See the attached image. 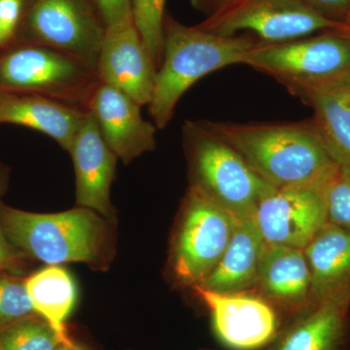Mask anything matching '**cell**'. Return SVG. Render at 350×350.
Masks as SVG:
<instances>
[{"instance_id": "5bb4252c", "label": "cell", "mask_w": 350, "mask_h": 350, "mask_svg": "<svg viewBox=\"0 0 350 350\" xmlns=\"http://www.w3.org/2000/svg\"><path fill=\"white\" fill-rule=\"evenodd\" d=\"M68 152L75 165L76 204L111 217L110 188L118 157L105 142L91 113L85 114Z\"/></svg>"}, {"instance_id": "6da1fadb", "label": "cell", "mask_w": 350, "mask_h": 350, "mask_svg": "<svg viewBox=\"0 0 350 350\" xmlns=\"http://www.w3.org/2000/svg\"><path fill=\"white\" fill-rule=\"evenodd\" d=\"M204 121L275 189L306 188L323 193L340 169L312 120L296 123Z\"/></svg>"}, {"instance_id": "e0dca14e", "label": "cell", "mask_w": 350, "mask_h": 350, "mask_svg": "<svg viewBox=\"0 0 350 350\" xmlns=\"http://www.w3.org/2000/svg\"><path fill=\"white\" fill-rule=\"evenodd\" d=\"M266 244L254 219H237L232 238L222 257L206 280L197 286L217 293L247 292L256 286Z\"/></svg>"}, {"instance_id": "603a6c76", "label": "cell", "mask_w": 350, "mask_h": 350, "mask_svg": "<svg viewBox=\"0 0 350 350\" xmlns=\"http://www.w3.org/2000/svg\"><path fill=\"white\" fill-rule=\"evenodd\" d=\"M165 0H131V14L142 40L160 68L163 57Z\"/></svg>"}, {"instance_id": "7a4b0ae2", "label": "cell", "mask_w": 350, "mask_h": 350, "mask_svg": "<svg viewBox=\"0 0 350 350\" xmlns=\"http://www.w3.org/2000/svg\"><path fill=\"white\" fill-rule=\"evenodd\" d=\"M258 42L251 36H219L199 25H183L165 14L162 63L148 105L154 125L158 130L165 129L174 118L177 103L193 85L214 71L245 64Z\"/></svg>"}, {"instance_id": "484cf974", "label": "cell", "mask_w": 350, "mask_h": 350, "mask_svg": "<svg viewBox=\"0 0 350 350\" xmlns=\"http://www.w3.org/2000/svg\"><path fill=\"white\" fill-rule=\"evenodd\" d=\"M25 0H0V51L12 46L24 12Z\"/></svg>"}, {"instance_id": "cb8c5ba5", "label": "cell", "mask_w": 350, "mask_h": 350, "mask_svg": "<svg viewBox=\"0 0 350 350\" xmlns=\"http://www.w3.org/2000/svg\"><path fill=\"white\" fill-rule=\"evenodd\" d=\"M34 314L25 282L0 275V332Z\"/></svg>"}, {"instance_id": "277c9868", "label": "cell", "mask_w": 350, "mask_h": 350, "mask_svg": "<svg viewBox=\"0 0 350 350\" xmlns=\"http://www.w3.org/2000/svg\"><path fill=\"white\" fill-rule=\"evenodd\" d=\"M191 186L199 189L237 219L253 218L258 204L275 190L238 152L207 126L187 120L182 128Z\"/></svg>"}, {"instance_id": "4dcf8cb0", "label": "cell", "mask_w": 350, "mask_h": 350, "mask_svg": "<svg viewBox=\"0 0 350 350\" xmlns=\"http://www.w3.org/2000/svg\"><path fill=\"white\" fill-rule=\"evenodd\" d=\"M57 350H85L83 347H79L78 345H62Z\"/></svg>"}, {"instance_id": "d4e9b609", "label": "cell", "mask_w": 350, "mask_h": 350, "mask_svg": "<svg viewBox=\"0 0 350 350\" xmlns=\"http://www.w3.org/2000/svg\"><path fill=\"white\" fill-rule=\"evenodd\" d=\"M327 221L350 232V170L340 167L323 191Z\"/></svg>"}, {"instance_id": "83f0119b", "label": "cell", "mask_w": 350, "mask_h": 350, "mask_svg": "<svg viewBox=\"0 0 350 350\" xmlns=\"http://www.w3.org/2000/svg\"><path fill=\"white\" fill-rule=\"evenodd\" d=\"M105 25L117 24L131 17V0H94Z\"/></svg>"}, {"instance_id": "30bf717a", "label": "cell", "mask_w": 350, "mask_h": 350, "mask_svg": "<svg viewBox=\"0 0 350 350\" xmlns=\"http://www.w3.org/2000/svg\"><path fill=\"white\" fill-rule=\"evenodd\" d=\"M96 71L98 81L116 88L142 107L150 103L158 68L133 16L107 27Z\"/></svg>"}, {"instance_id": "7c38bea8", "label": "cell", "mask_w": 350, "mask_h": 350, "mask_svg": "<svg viewBox=\"0 0 350 350\" xmlns=\"http://www.w3.org/2000/svg\"><path fill=\"white\" fill-rule=\"evenodd\" d=\"M253 219L266 243L304 250L327 222L323 193L275 189L260 202Z\"/></svg>"}, {"instance_id": "ffe728a7", "label": "cell", "mask_w": 350, "mask_h": 350, "mask_svg": "<svg viewBox=\"0 0 350 350\" xmlns=\"http://www.w3.org/2000/svg\"><path fill=\"white\" fill-rule=\"evenodd\" d=\"M25 284L36 314L52 327L62 344L75 345L66 328L77 297L70 273L63 267L49 266L29 276Z\"/></svg>"}, {"instance_id": "d6986e66", "label": "cell", "mask_w": 350, "mask_h": 350, "mask_svg": "<svg viewBox=\"0 0 350 350\" xmlns=\"http://www.w3.org/2000/svg\"><path fill=\"white\" fill-rule=\"evenodd\" d=\"M350 296L322 301L280 338L271 350H342Z\"/></svg>"}, {"instance_id": "f546056e", "label": "cell", "mask_w": 350, "mask_h": 350, "mask_svg": "<svg viewBox=\"0 0 350 350\" xmlns=\"http://www.w3.org/2000/svg\"><path fill=\"white\" fill-rule=\"evenodd\" d=\"M196 10L204 14L206 18L224 10L238 0H189Z\"/></svg>"}, {"instance_id": "44dd1931", "label": "cell", "mask_w": 350, "mask_h": 350, "mask_svg": "<svg viewBox=\"0 0 350 350\" xmlns=\"http://www.w3.org/2000/svg\"><path fill=\"white\" fill-rule=\"evenodd\" d=\"M313 110V123L333 160L350 170V86L306 94L301 98Z\"/></svg>"}, {"instance_id": "7402d4cb", "label": "cell", "mask_w": 350, "mask_h": 350, "mask_svg": "<svg viewBox=\"0 0 350 350\" xmlns=\"http://www.w3.org/2000/svg\"><path fill=\"white\" fill-rule=\"evenodd\" d=\"M62 344L45 320H22L0 332L2 350H57Z\"/></svg>"}, {"instance_id": "4316f807", "label": "cell", "mask_w": 350, "mask_h": 350, "mask_svg": "<svg viewBox=\"0 0 350 350\" xmlns=\"http://www.w3.org/2000/svg\"><path fill=\"white\" fill-rule=\"evenodd\" d=\"M320 15L345 24L350 17V0H301Z\"/></svg>"}, {"instance_id": "8fae6325", "label": "cell", "mask_w": 350, "mask_h": 350, "mask_svg": "<svg viewBox=\"0 0 350 350\" xmlns=\"http://www.w3.org/2000/svg\"><path fill=\"white\" fill-rule=\"evenodd\" d=\"M211 312L216 338L231 350H259L278 335V315L264 298L243 293H217L195 286Z\"/></svg>"}, {"instance_id": "1f68e13d", "label": "cell", "mask_w": 350, "mask_h": 350, "mask_svg": "<svg viewBox=\"0 0 350 350\" xmlns=\"http://www.w3.org/2000/svg\"><path fill=\"white\" fill-rule=\"evenodd\" d=\"M342 31H344L347 32V33L350 34V17L349 18V19L345 21V27L344 29H342Z\"/></svg>"}, {"instance_id": "ac0fdd59", "label": "cell", "mask_w": 350, "mask_h": 350, "mask_svg": "<svg viewBox=\"0 0 350 350\" xmlns=\"http://www.w3.org/2000/svg\"><path fill=\"white\" fill-rule=\"evenodd\" d=\"M256 286L265 298L284 306H305L312 300V278L304 250L267 243Z\"/></svg>"}, {"instance_id": "d6a6232c", "label": "cell", "mask_w": 350, "mask_h": 350, "mask_svg": "<svg viewBox=\"0 0 350 350\" xmlns=\"http://www.w3.org/2000/svg\"><path fill=\"white\" fill-rule=\"evenodd\" d=\"M0 350H2L1 347H0Z\"/></svg>"}, {"instance_id": "52a82bcc", "label": "cell", "mask_w": 350, "mask_h": 350, "mask_svg": "<svg viewBox=\"0 0 350 350\" xmlns=\"http://www.w3.org/2000/svg\"><path fill=\"white\" fill-rule=\"evenodd\" d=\"M105 29L94 0H25L14 43L47 46L96 69Z\"/></svg>"}, {"instance_id": "9a60e30c", "label": "cell", "mask_w": 350, "mask_h": 350, "mask_svg": "<svg viewBox=\"0 0 350 350\" xmlns=\"http://www.w3.org/2000/svg\"><path fill=\"white\" fill-rule=\"evenodd\" d=\"M86 113L40 94L0 90V125L32 129L68 152Z\"/></svg>"}, {"instance_id": "f1b7e54d", "label": "cell", "mask_w": 350, "mask_h": 350, "mask_svg": "<svg viewBox=\"0 0 350 350\" xmlns=\"http://www.w3.org/2000/svg\"><path fill=\"white\" fill-rule=\"evenodd\" d=\"M7 180H8L7 170L0 163V207L2 206V195L5 192L7 187ZM17 258L18 254L14 250L12 244L6 238L3 229H2L1 222H0V271L13 267L17 261Z\"/></svg>"}, {"instance_id": "4fadbf2b", "label": "cell", "mask_w": 350, "mask_h": 350, "mask_svg": "<svg viewBox=\"0 0 350 350\" xmlns=\"http://www.w3.org/2000/svg\"><path fill=\"white\" fill-rule=\"evenodd\" d=\"M142 107L123 92L103 82L96 85L90 100L88 112L96 120L109 148L125 163L156 148L158 128L142 117Z\"/></svg>"}, {"instance_id": "5b68a950", "label": "cell", "mask_w": 350, "mask_h": 350, "mask_svg": "<svg viewBox=\"0 0 350 350\" xmlns=\"http://www.w3.org/2000/svg\"><path fill=\"white\" fill-rule=\"evenodd\" d=\"M0 222L13 246L49 266L98 262L107 244L105 221L86 207L41 214L1 206Z\"/></svg>"}, {"instance_id": "8992f818", "label": "cell", "mask_w": 350, "mask_h": 350, "mask_svg": "<svg viewBox=\"0 0 350 350\" xmlns=\"http://www.w3.org/2000/svg\"><path fill=\"white\" fill-rule=\"evenodd\" d=\"M96 69L47 46L14 43L0 51V90L27 92L88 112Z\"/></svg>"}, {"instance_id": "2e32d148", "label": "cell", "mask_w": 350, "mask_h": 350, "mask_svg": "<svg viewBox=\"0 0 350 350\" xmlns=\"http://www.w3.org/2000/svg\"><path fill=\"white\" fill-rule=\"evenodd\" d=\"M317 304L350 296V232L327 222L304 248Z\"/></svg>"}, {"instance_id": "ba28073f", "label": "cell", "mask_w": 350, "mask_h": 350, "mask_svg": "<svg viewBox=\"0 0 350 350\" xmlns=\"http://www.w3.org/2000/svg\"><path fill=\"white\" fill-rule=\"evenodd\" d=\"M172 253L179 282L197 286L213 271L232 238L237 218L211 198L190 186Z\"/></svg>"}, {"instance_id": "3957f363", "label": "cell", "mask_w": 350, "mask_h": 350, "mask_svg": "<svg viewBox=\"0 0 350 350\" xmlns=\"http://www.w3.org/2000/svg\"><path fill=\"white\" fill-rule=\"evenodd\" d=\"M245 64L273 78L299 98L349 87L350 34L334 29L284 42L259 41Z\"/></svg>"}, {"instance_id": "9c48e42d", "label": "cell", "mask_w": 350, "mask_h": 350, "mask_svg": "<svg viewBox=\"0 0 350 350\" xmlns=\"http://www.w3.org/2000/svg\"><path fill=\"white\" fill-rule=\"evenodd\" d=\"M199 25L219 36L251 31L265 43L284 42L345 27V24L327 19L301 0H238Z\"/></svg>"}]
</instances>
